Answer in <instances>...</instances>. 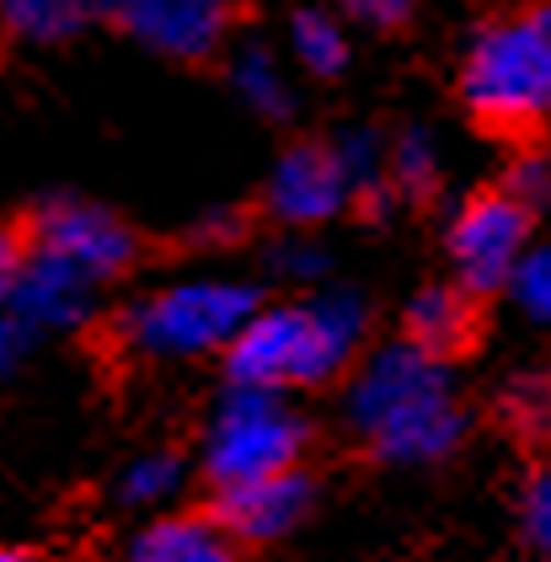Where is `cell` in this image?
<instances>
[{
  "label": "cell",
  "mask_w": 551,
  "mask_h": 562,
  "mask_svg": "<svg viewBox=\"0 0 551 562\" xmlns=\"http://www.w3.org/2000/svg\"><path fill=\"white\" fill-rule=\"evenodd\" d=\"M450 359L407 344H385L364 359V370L348 386V424L359 439L402 467L445 461L466 439V413L450 386Z\"/></svg>",
  "instance_id": "6da1fadb"
},
{
  "label": "cell",
  "mask_w": 551,
  "mask_h": 562,
  "mask_svg": "<svg viewBox=\"0 0 551 562\" xmlns=\"http://www.w3.org/2000/svg\"><path fill=\"white\" fill-rule=\"evenodd\" d=\"M364 301L348 290H322L300 305H257V316L225 348L230 386H322L333 381L364 338Z\"/></svg>",
  "instance_id": "7a4b0ae2"
},
{
  "label": "cell",
  "mask_w": 551,
  "mask_h": 562,
  "mask_svg": "<svg viewBox=\"0 0 551 562\" xmlns=\"http://www.w3.org/2000/svg\"><path fill=\"white\" fill-rule=\"evenodd\" d=\"M461 97L482 130L530 134L551 119V38L536 16L487 22L466 48Z\"/></svg>",
  "instance_id": "3957f363"
},
{
  "label": "cell",
  "mask_w": 551,
  "mask_h": 562,
  "mask_svg": "<svg viewBox=\"0 0 551 562\" xmlns=\"http://www.w3.org/2000/svg\"><path fill=\"white\" fill-rule=\"evenodd\" d=\"M257 316L252 284L230 279H193V284H167L145 301H134L119 316V338L145 359H199V353H225L230 338Z\"/></svg>",
  "instance_id": "277c9868"
},
{
  "label": "cell",
  "mask_w": 551,
  "mask_h": 562,
  "mask_svg": "<svg viewBox=\"0 0 551 562\" xmlns=\"http://www.w3.org/2000/svg\"><path fill=\"white\" fill-rule=\"evenodd\" d=\"M300 450H305V418L284 402V391L230 386L210 418L204 472L214 476V487H236V482L290 472Z\"/></svg>",
  "instance_id": "5b68a950"
},
{
  "label": "cell",
  "mask_w": 551,
  "mask_h": 562,
  "mask_svg": "<svg viewBox=\"0 0 551 562\" xmlns=\"http://www.w3.org/2000/svg\"><path fill=\"white\" fill-rule=\"evenodd\" d=\"M525 241H530V210L514 199L509 188H493V193H476L461 204V215L450 220V262L461 273L471 295H493V290H509L514 268L525 258Z\"/></svg>",
  "instance_id": "8992f818"
},
{
  "label": "cell",
  "mask_w": 551,
  "mask_h": 562,
  "mask_svg": "<svg viewBox=\"0 0 551 562\" xmlns=\"http://www.w3.org/2000/svg\"><path fill=\"white\" fill-rule=\"evenodd\" d=\"M97 16H108L124 38L161 59L199 65L225 48L236 27V0H97Z\"/></svg>",
  "instance_id": "52a82bcc"
},
{
  "label": "cell",
  "mask_w": 551,
  "mask_h": 562,
  "mask_svg": "<svg viewBox=\"0 0 551 562\" xmlns=\"http://www.w3.org/2000/svg\"><path fill=\"white\" fill-rule=\"evenodd\" d=\"M38 252L76 262L81 273H91L97 284L102 279H119L139 241L119 215H108L102 204H86V199H48L38 215H33V236H27Z\"/></svg>",
  "instance_id": "ba28073f"
},
{
  "label": "cell",
  "mask_w": 551,
  "mask_h": 562,
  "mask_svg": "<svg viewBox=\"0 0 551 562\" xmlns=\"http://www.w3.org/2000/svg\"><path fill=\"white\" fill-rule=\"evenodd\" d=\"M348 199H353V182L342 172L338 145H290L273 161V177H268L273 220L311 231V225H327L333 215H342Z\"/></svg>",
  "instance_id": "9c48e42d"
},
{
  "label": "cell",
  "mask_w": 551,
  "mask_h": 562,
  "mask_svg": "<svg viewBox=\"0 0 551 562\" xmlns=\"http://www.w3.org/2000/svg\"><path fill=\"white\" fill-rule=\"evenodd\" d=\"M5 305L16 316H27L38 333H70V327H81L86 316H91V305H97V279L81 273L76 262L38 252L27 241V262H22L16 290H11Z\"/></svg>",
  "instance_id": "30bf717a"
},
{
  "label": "cell",
  "mask_w": 551,
  "mask_h": 562,
  "mask_svg": "<svg viewBox=\"0 0 551 562\" xmlns=\"http://www.w3.org/2000/svg\"><path fill=\"white\" fill-rule=\"evenodd\" d=\"M305 509H311V482L295 467L220 487V498H214V519L230 530V541H279L284 530H295L305 519Z\"/></svg>",
  "instance_id": "8fae6325"
},
{
  "label": "cell",
  "mask_w": 551,
  "mask_h": 562,
  "mask_svg": "<svg viewBox=\"0 0 551 562\" xmlns=\"http://www.w3.org/2000/svg\"><path fill=\"white\" fill-rule=\"evenodd\" d=\"M124 562H236L230 558V530L204 515H167L134 536Z\"/></svg>",
  "instance_id": "7c38bea8"
},
{
  "label": "cell",
  "mask_w": 551,
  "mask_h": 562,
  "mask_svg": "<svg viewBox=\"0 0 551 562\" xmlns=\"http://www.w3.org/2000/svg\"><path fill=\"white\" fill-rule=\"evenodd\" d=\"M407 338L439 359H456L461 348L476 344V305L471 290H450V284H434L424 295H413L407 305Z\"/></svg>",
  "instance_id": "4fadbf2b"
},
{
  "label": "cell",
  "mask_w": 551,
  "mask_h": 562,
  "mask_svg": "<svg viewBox=\"0 0 551 562\" xmlns=\"http://www.w3.org/2000/svg\"><path fill=\"white\" fill-rule=\"evenodd\" d=\"M97 16V0H0V33L22 44H65Z\"/></svg>",
  "instance_id": "5bb4252c"
},
{
  "label": "cell",
  "mask_w": 551,
  "mask_h": 562,
  "mask_svg": "<svg viewBox=\"0 0 551 562\" xmlns=\"http://www.w3.org/2000/svg\"><path fill=\"white\" fill-rule=\"evenodd\" d=\"M230 87L236 97L262 113V119H290L295 113V91H290V76L279 70V59H273V48L262 44H241L230 54Z\"/></svg>",
  "instance_id": "9a60e30c"
},
{
  "label": "cell",
  "mask_w": 551,
  "mask_h": 562,
  "mask_svg": "<svg viewBox=\"0 0 551 562\" xmlns=\"http://www.w3.org/2000/svg\"><path fill=\"white\" fill-rule=\"evenodd\" d=\"M290 48H295L300 70H311L322 81L342 76V65H348V33L338 27V16H327V11H300L290 22Z\"/></svg>",
  "instance_id": "2e32d148"
},
{
  "label": "cell",
  "mask_w": 551,
  "mask_h": 562,
  "mask_svg": "<svg viewBox=\"0 0 551 562\" xmlns=\"http://www.w3.org/2000/svg\"><path fill=\"white\" fill-rule=\"evenodd\" d=\"M385 172L391 188L407 193V199H428L439 188V156H434V139L424 130H402L385 145Z\"/></svg>",
  "instance_id": "e0dca14e"
},
{
  "label": "cell",
  "mask_w": 551,
  "mask_h": 562,
  "mask_svg": "<svg viewBox=\"0 0 551 562\" xmlns=\"http://www.w3.org/2000/svg\"><path fill=\"white\" fill-rule=\"evenodd\" d=\"M504 418L525 439H551V375L547 370H525L504 391Z\"/></svg>",
  "instance_id": "ac0fdd59"
},
{
  "label": "cell",
  "mask_w": 551,
  "mask_h": 562,
  "mask_svg": "<svg viewBox=\"0 0 551 562\" xmlns=\"http://www.w3.org/2000/svg\"><path fill=\"white\" fill-rule=\"evenodd\" d=\"M519 536H525L530 558L551 562V461L536 467L519 487Z\"/></svg>",
  "instance_id": "d6986e66"
},
{
  "label": "cell",
  "mask_w": 551,
  "mask_h": 562,
  "mask_svg": "<svg viewBox=\"0 0 551 562\" xmlns=\"http://www.w3.org/2000/svg\"><path fill=\"white\" fill-rule=\"evenodd\" d=\"M177 482H182V461L171 450H150L124 472L119 493H124V504H161L177 493Z\"/></svg>",
  "instance_id": "ffe728a7"
},
{
  "label": "cell",
  "mask_w": 551,
  "mask_h": 562,
  "mask_svg": "<svg viewBox=\"0 0 551 562\" xmlns=\"http://www.w3.org/2000/svg\"><path fill=\"white\" fill-rule=\"evenodd\" d=\"M509 295H514V305H519L525 316L551 322V247L519 258V268H514V279H509Z\"/></svg>",
  "instance_id": "44dd1931"
},
{
  "label": "cell",
  "mask_w": 551,
  "mask_h": 562,
  "mask_svg": "<svg viewBox=\"0 0 551 562\" xmlns=\"http://www.w3.org/2000/svg\"><path fill=\"white\" fill-rule=\"evenodd\" d=\"M504 188H509L530 215H541L551 204V150H525V156H514Z\"/></svg>",
  "instance_id": "7402d4cb"
},
{
  "label": "cell",
  "mask_w": 551,
  "mask_h": 562,
  "mask_svg": "<svg viewBox=\"0 0 551 562\" xmlns=\"http://www.w3.org/2000/svg\"><path fill=\"white\" fill-rule=\"evenodd\" d=\"M38 344V327L27 316H16L11 305H0V375H11Z\"/></svg>",
  "instance_id": "603a6c76"
},
{
  "label": "cell",
  "mask_w": 551,
  "mask_h": 562,
  "mask_svg": "<svg viewBox=\"0 0 551 562\" xmlns=\"http://www.w3.org/2000/svg\"><path fill=\"white\" fill-rule=\"evenodd\" d=\"M327 268V258L316 252V241H279L273 247V273H284L290 284H316V273Z\"/></svg>",
  "instance_id": "cb8c5ba5"
},
{
  "label": "cell",
  "mask_w": 551,
  "mask_h": 562,
  "mask_svg": "<svg viewBox=\"0 0 551 562\" xmlns=\"http://www.w3.org/2000/svg\"><path fill=\"white\" fill-rule=\"evenodd\" d=\"M413 5L418 0H342V11L359 16L364 27H402L413 16Z\"/></svg>",
  "instance_id": "d4e9b609"
},
{
  "label": "cell",
  "mask_w": 551,
  "mask_h": 562,
  "mask_svg": "<svg viewBox=\"0 0 551 562\" xmlns=\"http://www.w3.org/2000/svg\"><path fill=\"white\" fill-rule=\"evenodd\" d=\"M22 262H27V236H22V231H11V225H0V305L11 301Z\"/></svg>",
  "instance_id": "484cf974"
},
{
  "label": "cell",
  "mask_w": 551,
  "mask_h": 562,
  "mask_svg": "<svg viewBox=\"0 0 551 562\" xmlns=\"http://www.w3.org/2000/svg\"><path fill=\"white\" fill-rule=\"evenodd\" d=\"M193 236H199V241H210V247H220V241L241 236V215H204L199 225H193Z\"/></svg>",
  "instance_id": "4316f807"
},
{
  "label": "cell",
  "mask_w": 551,
  "mask_h": 562,
  "mask_svg": "<svg viewBox=\"0 0 551 562\" xmlns=\"http://www.w3.org/2000/svg\"><path fill=\"white\" fill-rule=\"evenodd\" d=\"M530 16H536V27H541V33H547V38H551V0H541V5H536Z\"/></svg>",
  "instance_id": "83f0119b"
},
{
  "label": "cell",
  "mask_w": 551,
  "mask_h": 562,
  "mask_svg": "<svg viewBox=\"0 0 551 562\" xmlns=\"http://www.w3.org/2000/svg\"><path fill=\"white\" fill-rule=\"evenodd\" d=\"M0 562H33L27 552H11V547H0Z\"/></svg>",
  "instance_id": "f1b7e54d"
}]
</instances>
